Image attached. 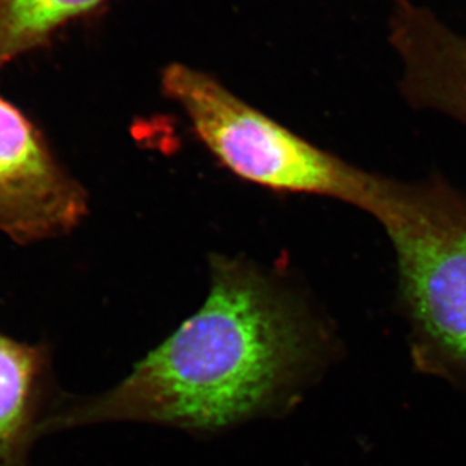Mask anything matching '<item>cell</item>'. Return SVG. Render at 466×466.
Returning a JSON list of instances; mask_svg holds the SVG:
<instances>
[{"mask_svg": "<svg viewBox=\"0 0 466 466\" xmlns=\"http://www.w3.org/2000/svg\"><path fill=\"white\" fill-rule=\"evenodd\" d=\"M369 215L394 248L417 361L466 391V195L383 178Z\"/></svg>", "mask_w": 466, "mask_h": 466, "instance_id": "cell-2", "label": "cell"}, {"mask_svg": "<svg viewBox=\"0 0 466 466\" xmlns=\"http://www.w3.org/2000/svg\"><path fill=\"white\" fill-rule=\"evenodd\" d=\"M86 213L84 187L35 124L0 96V231L27 245L70 233Z\"/></svg>", "mask_w": 466, "mask_h": 466, "instance_id": "cell-4", "label": "cell"}, {"mask_svg": "<svg viewBox=\"0 0 466 466\" xmlns=\"http://www.w3.org/2000/svg\"><path fill=\"white\" fill-rule=\"evenodd\" d=\"M56 406L49 349L0 334V466H27Z\"/></svg>", "mask_w": 466, "mask_h": 466, "instance_id": "cell-6", "label": "cell"}, {"mask_svg": "<svg viewBox=\"0 0 466 466\" xmlns=\"http://www.w3.org/2000/svg\"><path fill=\"white\" fill-rule=\"evenodd\" d=\"M106 0H0V70Z\"/></svg>", "mask_w": 466, "mask_h": 466, "instance_id": "cell-7", "label": "cell"}, {"mask_svg": "<svg viewBox=\"0 0 466 466\" xmlns=\"http://www.w3.org/2000/svg\"><path fill=\"white\" fill-rule=\"evenodd\" d=\"M203 307L100 396L57 405L47 431L153 422L216 431L287 410L334 350L323 321L254 264L211 257Z\"/></svg>", "mask_w": 466, "mask_h": 466, "instance_id": "cell-1", "label": "cell"}, {"mask_svg": "<svg viewBox=\"0 0 466 466\" xmlns=\"http://www.w3.org/2000/svg\"><path fill=\"white\" fill-rule=\"evenodd\" d=\"M162 88L199 141L225 167L254 185L339 199L370 213L382 177L352 167L268 118L204 71L171 64Z\"/></svg>", "mask_w": 466, "mask_h": 466, "instance_id": "cell-3", "label": "cell"}, {"mask_svg": "<svg viewBox=\"0 0 466 466\" xmlns=\"http://www.w3.org/2000/svg\"><path fill=\"white\" fill-rule=\"evenodd\" d=\"M391 43L410 100L466 124V38L403 2L392 15Z\"/></svg>", "mask_w": 466, "mask_h": 466, "instance_id": "cell-5", "label": "cell"}]
</instances>
